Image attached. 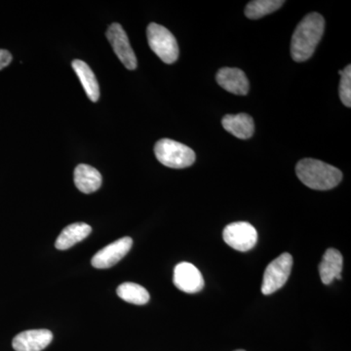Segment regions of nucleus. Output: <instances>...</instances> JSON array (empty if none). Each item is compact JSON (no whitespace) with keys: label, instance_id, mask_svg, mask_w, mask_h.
<instances>
[{"label":"nucleus","instance_id":"obj_1","mask_svg":"<svg viewBox=\"0 0 351 351\" xmlns=\"http://www.w3.org/2000/svg\"><path fill=\"white\" fill-rule=\"evenodd\" d=\"M325 20L320 14H308L298 25L291 41V55L295 62L307 61L322 38Z\"/></svg>","mask_w":351,"mask_h":351},{"label":"nucleus","instance_id":"obj_2","mask_svg":"<svg viewBox=\"0 0 351 351\" xmlns=\"http://www.w3.org/2000/svg\"><path fill=\"white\" fill-rule=\"evenodd\" d=\"M295 173L302 184L316 191L336 188L343 179V173L338 168L313 158L299 161Z\"/></svg>","mask_w":351,"mask_h":351},{"label":"nucleus","instance_id":"obj_3","mask_svg":"<svg viewBox=\"0 0 351 351\" xmlns=\"http://www.w3.org/2000/svg\"><path fill=\"white\" fill-rule=\"evenodd\" d=\"M157 160L173 169H184L193 165L195 154L191 147L170 138H162L154 145Z\"/></svg>","mask_w":351,"mask_h":351},{"label":"nucleus","instance_id":"obj_4","mask_svg":"<svg viewBox=\"0 0 351 351\" xmlns=\"http://www.w3.org/2000/svg\"><path fill=\"white\" fill-rule=\"evenodd\" d=\"M149 47L166 64H173L179 58V46L172 32L163 25L152 23L147 29Z\"/></svg>","mask_w":351,"mask_h":351},{"label":"nucleus","instance_id":"obj_5","mask_svg":"<svg viewBox=\"0 0 351 351\" xmlns=\"http://www.w3.org/2000/svg\"><path fill=\"white\" fill-rule=\"evenodd\" d=\"M293 267V257L289 253H283L267 265L263 274L262 293L271 295L287 282Z\"/></svg>","mask_w":351,"mask_h":351},{"label":"nucleus","instance_id":"obj_6","mask_svg":"<svg viewBox=\"0 0 351 351\" xmlns=\"http://www.w3.org/2000/svg\"><path fill=\"white\" fill-rule=\"evenodd\" d=\"M223 237L228 246L237 251L247 252L257 244L258 232L251 223L237 221L226 226Z\"/></svg>","mask_w":351,"mask_h":351},{"label":"nucleus","instance_id":"obj_7","mask_svg":"<svg viewBox=\"0 0 351 351\" xmlns=\"http://www.w3.org/2000/svg\"><path fill=\"white\" fill-rule=\"evenodd\" d=\"M107 38L117 56L126 69L133 71L137 68V58L129 43L128 36L121 25L114 23L107 31Z\"/></svg>","mask_w":351,"mask_h":351},{"label":"nucleus","instance_id":"obj_8","mask_svg":"<svg viewBox=\"0 0 351 351\" xmlns=\"http://www.w3.org/2000/svg\"><path fill=\"white\" fill-rule=\"evenodd\" d=\"M133 240L131 237H123L112 242L95 254L92 258V265L98 269H110L125 257L131 250Z\"/></svg>","mask_w":351,"mask_h":351},{"label":"nucleus","instance_id":"obj_9","mask_svg":"<svg viewBox=\"0 0 351 351\" xmlns=\"http://www.w3.org/2000/svg\"><path fill=\"white\" fill-rule=\"evenodd\" d=\"M176 287L188 294L200 292L204 287V279L195 265L191 263H180L176 265L174 278Z\"/></svg>","mask_w":351,"mask_h":351},{"label":"nucleus","instance_id":"obj_10","mask_svg":"<svg viewBox=\"0 0 351 351\" xmlns=\"http://www.w3.org/2000/svg\"><path fill=\"white\" fill-rule=\"evenodd\" d=\"M53 339L49 330H29L20 332L13 339V348L16 351H41L50 345Z\"/></svg>","mask_w":351,"mask_h":351},{"label":"nucleus","instance_id":"obj_11","mask_svg":"<svg viewBox=\"0 0 351 351\" xmlns=\"http://www.w3.org/2000/svg\"><path fill=\"white\" fill-rule=\"evenodd\" d=\"M217 82L230 93L244 96L248 94L249 82L244 71L239 69L223 68L216 75Z\"/></svg>","mask_w":351,"mask_h":351},{"label":"nucleus","instance_id":"obj_12","mask_svg":"<svg viewBox=\"0 0 351 351\" xmlns=\"http://www.w3.org/2000/svg\"><path fill=\"white\" fill-rule=\"evenodd\" d=\"M343 258L336 249L330 248L325 252L319 265L321 281L325 285L332 283L335 279H341Z\"/></svg>","mask_w":351,"mask_h":351},{"label":"nucleus","instance_id":"obj_13","mask_svg":"<svg viewBox=\"0 0 351 351\" xmlns=\"http://www.w3.org/2000/svg\"><path fill=\"white\" fill-rule=\"evenodd\" d=\"M221 124L228 133L241 140L250 138L255 132L254 120L247 113L226 115Z\"/></svg>","mask_w":351,"mask_h":351},{"label":"nucleus","instance_id":"obj_14","mask_svg":"<svg viewBox=\"0 0 351 351\" xmlns=\"http://www.w3.org/2000/svg\"><path fill=\"white\" fill-rule=\"evenodd\" d=\"M101 173L96 168L87 164H80L75 170V184L76 188L83 193H92L101 188Z\"/></svg>","mask_w":351,"mask_h":351},{"label":"nucleus","instance_id":"obj_15","mask_svg":"<svg viewBox=\"0 0 351 351\" xmlns=\"http://www.w3.org/2000/svg\"><path fill=\"white\" fill-rule=\"evenodd\" d=\"M92 232V228L85 223H71L64 228L56 240L55 246L58 250H68L78 242L86 239Z\"/></svg>","mask_w":351,"mask_h":351},{"label":"nucleus","instance_id":"obj_16","mask_svg":"<svg viewBox=\"0 0 351 351\" xmlns=\"http://www.w3.org/2000/svg\"><path fill=\"white\" fill-rule=\"evenodd\" d=\"M71 66L75 69L76 75L80 78L88 98L92 101H98L100 98V87L91 68L82 60H75L71 63Z\"/></svg>","mask_w":351,"mask_h":351},{"label":"nucleus","instance_id":"obj_17","mask_svg":"<svg viewBox=\"0 0 351 351\" xmlns=\"http://www.w3.org/2000/svg\"><path fill=\"white\" fill-rule=\"evenodd\" d=\"M117 295L129 304H147L149 301V293L147 289L138 284L126 282L119 286L117 290Z\"/></svg>","mask_w":351,"mask_h":351},{"label":"nucleus","instance_id":"obj_18","mask_svg":"<svg viewBox=\"0 0 351 351\" xmlns=\"http://www.w3.org/2000/svg\"><path fill=\"white\" fill-rule=\"evenodd\" d=\"M283 4V0H254L245 8V15L251 20L260 19L276 12Z\"/></svg>","mask_w":351,"mask_h":351},{"label":"nucleus","instance_id":"obj_19","mask_svg":"<svg viewBox=\"0 0 351 351\" xmlns=\"http://www.w3.org/2000/svg\"><path fill=\"white\" fill-rule=\"evenodd\" d=\"M341 82H339V98L346 107H351V66L348 64L343 71H339Z\"/></svg>","mask_w":351,"mask_h":351},{"label":"nucleus","instance_id":"obj_20","mask_svg":"<svg viewBox=\"0 0 351 351\" xmlns=\"http://www.w3.org/2000/svg\"><path fill=\"white\" fill-rule=\"evenodd\" d=\"M12 62V55L9 51L0 49V71L5 69Z\"/></svg>","mask_w":351,"mask_h":351},{"label":"nucleus","instance_id":"obj_21","mask_svg":"<svg viewBox=\"0 0 351 351\" xmlns=\"http://www.w3.org/2000/svg\"><path fill=\"white\" fill-rule=\"evenodd\" d=\"M235 351H245L243 350H235Z\"/></svg>","mask_w":351,"mask_h":351}]
</instances>
